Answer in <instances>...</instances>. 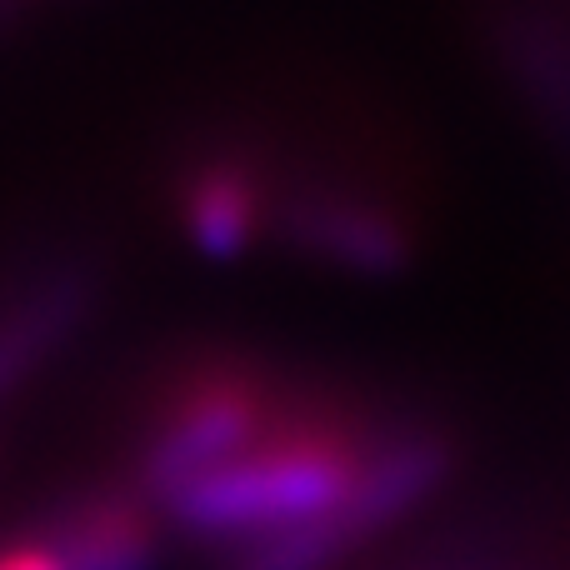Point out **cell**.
Instances as JSON below:
<instances>
[{
  "instance_id": "cell-9",
  "label": "cell",
  "mask_w": 570,
  "mask_h": 570,
  "mask_svg": "<svg viewBox=\"0 0 570 570\" xmlns=\"http://www.w3.org/2000/svg\"><path fill=\"white\" fill-rule=\"evenodd\" d=\"M0 570H60V561L46 551V541L40 546H16V551L0 556Z\"/></svg>"
},
{
  "instance_id": "cell-1",
  "label": "cell",
  "mask_w": 570,
  "mask_h": 570,
  "mask_svg": "<svg viewBox=\"0 0 570 570\" xmlns=\"http://www.w3.org/2000/svg\"><path fill=\"white\" fill-rule=\"evenodd\" d=\"M365 445L371 435H355L341 421H281L230 465L166 501L160 515L190 541L246 551L331 515L361 475Z\"/></svg>"
},
{
  "instance_id": "cell-4",
  "label": "cell",
  "mask_w": 570,
  "mask_h": 570,
  "mask_svg": "<svg viewBox=\"0 0 570 570\" xmlns=\"http://www.w3.org/2000/svg\"><path fill=\"white\" fill-rule=\"evenodd\" d=\"M451 471H455V451L431 425H401V431L371 435L361 475H355L351 495L335 505V521L361 551L381 531H391L405 515L421 511L451 481Z\"/></svg>"
},
{
  "instance_id": "cell-3",
  "label": "cell",
  "mask_w": 570,
  "mask_h": 570,
  "mask_svg": "<svg viewBox=\"0 0 570 570\" xmlns=\"http://www.w3.org/2000/svg\"><path fill=\"white\" fill-rule=\"evenodd\" d=\"M276 226L305 261L361 281L401 276L415 250V236L401 210L345 186L291 190L285 200H276Z\"/></svg>"
},
{
  "instance_id": "cell-2",
  "label": "cell",
  "mask_w": 570,
  "mask_h": 570,
  "mask_svg": "<svg viewBox=\"0 0 570 570\" xmlns=\"http://www.w3.org/2000/svg\"><path fill=\"white\" fill-rule=\"evenodd\" d=\"M271 431L266 385L240 365H206L186 375L176 391L160 401V415L150 421L146 441L136 451V481L130 491L160 511L176 501L186 485L216 475L240 451Z\"/></svg>"
},
{
  "instance_id": "cell-7",
  "label": "cell",
  "mask_w": 570,
  "mask_h": 570,
  "mask_svg": "<svg viewBox=\"0 0 570 570\" xmlns=\"http://www.w3.org/2000/svg\"><path fill=\"white\" fill-rule=\"evenodd\" d=\"M136 491H96L66 505L46 535L60 570H156L160 531Z\"/></svg>"
},
{
  "instance_id": "cell-5",
  "label": "cell",
  "mask_w": 570,
  "mask_h": 570,
  "mask_svg": "<svg viewBox=\"0 0 570 570\" xmlns=\"http://www.w3.org/2000/svg\"><path fill=\"white\" fill-rule=\"evenodd\" d=\"M485 56L570 166V16L525 6L485 16Z\"/></svg>"
},
{
  "instance_id": "cell-8",
  "label": "cell",
  "mask_w": 570,
  "mask_h": 570,
  "mask_svg": "<svg viewBox=\"0 0 570 570\" xmlns=\"http://www.w3.org/2000/svg\"><path fill=\"white\" fill-rule=\"evenodd\" d=\"M276 220V200L246 160H200L180 186V226L206 261H240Z\"/></svg>"
},
{
  "instance_id": "cell-6",
  "label": "cell",
  "mask_w": 570,
  "mask_h": 570,
  "mask_svg": "<svg viewBox=\"0 0 570 570\" xmlns=\"http://www.w3.org/2000/svg\"><path fill=\"white\" fill-rule=\"evenodd\" d=\"M96 271L66 261L0 301V401L30 385L80 331L96 311Z\"/></svg>"
}]
</instances>
